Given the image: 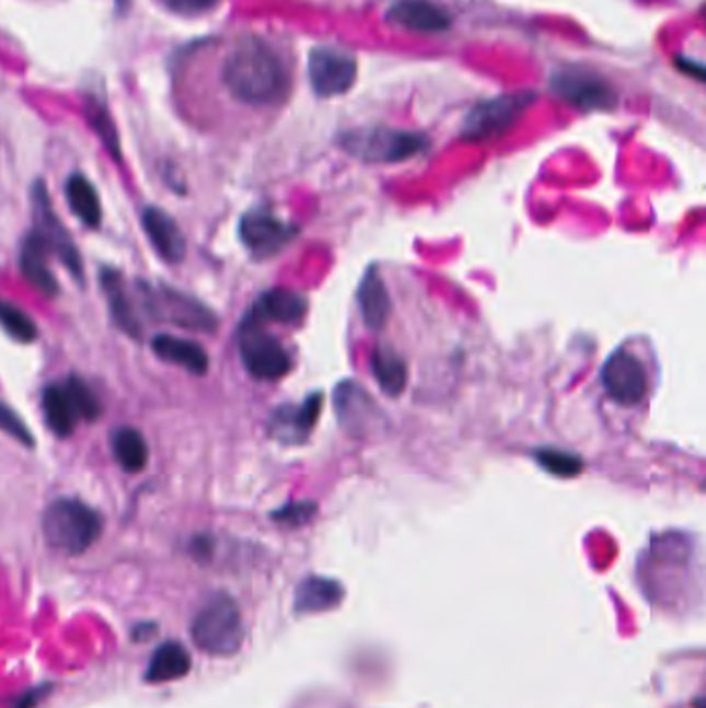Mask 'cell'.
<instances>
[{
	"instance_id": "obj_1",
	"label": "cell",
	"mask_w": 706,
	"mask_h": 708,
	"mask_svg": "<svg viewBox=\"0 0 706 708\" xmlns=\"http://www.w3.org/2000/svg\"><path fill=\"white\" fill-rule=\"evenodd\" d=\"M222 79L230 94L248 106H276L290 92L285 58L259 38L243 39L230 50Z\"/></svg>"
},
{
	"instance_id": "obj_2",
	"label": "cell",
	"mask_w": 706,
	"mask_h": 708,
	"mask_svg": "<svg viewBox=\"0 0 706 708\" xmlns=\"http://www.w3.org/2000/svg\"><path fill=\"white\" fill-rule=\"evenodd\" d=\"M44 536L67 556L85 554L102 535V517L79 499H57L44 512Z\"/></svg>"
},
{
	"instance_id": "obj_3",
	"label": "cell",
	"mask_w": 706,
	"mask_h": 708,
	"mask_svg": "<svg viewBox=\"0 0 706 708\" xmlns=\"http://www.w3.org/2000/svg\"><path fill=\"white\" fill-rule=\"evenodd\" d=\"M192 636L201 651L210 654H234L241 649L245 630L236 601L229 594H216L197 612Z\"/></svg>"
},
{
	"instance_id": "obj_4",
	"label": "cell",
	"mask_w": 706,
	"mask_h": 708,
	"mask_svg": "<svg viewBox=\"0 0 706 708\" xmlns=\"http://www.w3.org/2000/svg\"><path fill=\"white\" fill-rule=\"evenodd\" d=\"M340 146L352 158L375 164H392L415 158L427 148V137L390 127H361L340 135Z\"/></svg>"
},
{
	"instance_id": "obj_5",
	"label": "cell",
	"mask_w": 706,
	"mask_h": 708,
	"mask_svg": "<svg viewBox=\"0 0 706 708\" xmlns=\"http://www.w3.org/2000/svg\"><path fill=\"white\" fill-rule=\"evenodd\" d=\"M42 410L48 427L60 438L71 436L81 419L96 421L102 413L96 394L77 378L50 383L42 396Z\"/></svg>"
},
{
	"instance_id": "obj_6",
	"label": "cell",
	"mask_w": 706,
	"mask_h": 708,
	"mask_svg": "<svg viewBox=\"0 0 706 708\" xmlns=\"http://www.w3.org/2000/svg\"><path fill=\"white\" fill-rule=\"evenodd\" d=\"M141 297L146 309L162 322L208 334L218 327V317L208 306L174 288L141 285Z\"/></svg>"
},
{
	"instance_id": "obj_7",
	"label": "cell",
	"mask_w": 706,
	"mask_h": 708,
	"mask_svg": "<svg viewBox=\"0 0 706 708\" xmlns=\"http://www.w3.org/2000/svg\"><path fill=\"white\" fill-rule=\"evenodd\" d=\"M241 361L251 378L259 382H276L288 375L292 361L287 348L253 320H247L239 334Z\"/></svg>"
},
{
	"instance_id": "obj_8",
	"label": "cell",
	"mask_w": 706,
	"mask_h": 708,
	"mask_svg": "<svg viewBox=\"0 0 706 708\" xmlns=\"http://www.w3.org/2000/svg\"><path fill=\"white\" fill-rule=\"evenodd\" d=\"M535 102V94H512L477 104L462 125V139L487 141L506 134L522 113Z\"/></svg>"
},
{
	"instance_id": "obj_9",
	"label": "cell",
	"mask_w": 706,
	"mask_h": 708,
	"mask_svg": "<svg viewBox=\"0 0 706 708\" xmlns=\"http://www.w3.org/2000/svg\"><path fill=\"white\" fill-rule=\"evenodd\" d=\"M306 73L317 96H340L355 85L357 60L340 48L317 46L309 55Z\"/></svg>"
},
{
	"instance_id": "obj_10",
	"label": "cell",
	"mask_w": 706,
	"mask_h": 708,
	"mask_svg": "<svg viewBox=\"0 0 706 708\" xmlns=\"http://www.w3.org/2000/svg\"><path fill=\"white\" fill-rule=\"evenodd\" d=\"M552 90L557 96L582 111H611L617 102L610 83L592 71L562 69L552 77Z\"/></svg>"
},
{
	"instance_id": "obj_11",
	"label": "cell",
	"mask_w": 706,
	"mask_h": 708,
	"mask_svg": "<svg viewBox=\"0 0 706 708\" xmlns=\"http://www.w3.org/2000/svg\"><path fill=\"white\" fill-rule=\"evenodd\" d=\"M32 197H34V218H36L34 232L42 239L46 249L50 251L53 255H57L77 280H81L83 266L79 259V251H77L76 243L71 241V234L62 227V222L58 220L57 213L53 210L48 193H46L42 181L34 185Z\"/></svg>"
},
{
	"instance_id": "obj_12",
	"label": "cell",
	"mask_w": 706,
	"mask_h": 708,
	"mask_svg": "<svg viewBox=\"0 0 706 708\" xmlns=\"http://www.w3.org/2000/svg\"><path fill=\"white\" fill-rule=\"evenodd\" d=\"M601 382L613 403L634 406L645 401L649 392V378L643 363L626 350L613 352L603 364Z\"/></svg>"
},
{
	"instance_id": "obj_13",
	"label": "cell",
	"mask_w": 706,
	"mask_h": 708,
	"mask_svg": "<svg viewBox=\"0 0 706 708\" xmlns=\"http://www.w3.org/2000/svg\"><path fill=\"white\" fill-rule=\"evenodd\" d=\"M239 234L243 245L255 257H271L287 247L288 243L297 236V229L292 224L278 218L269 210H251L241 218Z\"/></svg>"
},
{
	"instance_id": "obj_14",
	"label": "cell",
	"mask_w": 706,
	"mask_h": 708,
	"mask_svg": "<svg viewBox=\"0 0 706 708\" xmlns=\"http://www.w3.org/2000/svg\"><path fill=\"white\" fill-rule=\"evenodd\" d=\"M322 403H324V394L315 392L306 396L305 403L299 406H292V404L280 406L269 419V433L274 436V440L282 441L287 445L305 443L315 422L320 419Z\"/></svg>"
},
{
	"instance_id": "obj_15",
	"label": "cell",
	"mask_w": 706,
	"mask_h": 708,
	"mask_svg": "<svg viewBox=\"0 0 706 708\" xmlns=\"http://www.w3.org/2000/svg\"><path fill=\"white\" fill-rule=\"evenodd\" d=\"M385 20L419 34H439L452 25L450 13L431 0H396L387 9Z\"/></svg>"
},
{
	"instance_id": "obj_16",
	"label": "cell",
	"mask_w": 706,
	"mask_h": 708,
	"mask_svg": "<svg viewBox=\"0 0 706 708\" xmlns=\"http://www.w3.org/2000/svg\"><path fill=\"white\" fill-rule=\"evenodd\" d=\"M143 230L158 251V255L169 262V264H178L185 259L187 253V243L176 222L172 220L166 211L158 208H148L143 211Z\"/></svg>"
},
{
	"instance_id": "obj_17",
	"label": "cell",
	"mask_w": 706,
	"mask_h": 708,
	"mask_svg": "<svg viewBox=\"0 0 706 708\" xmlns=\"http://www.w3.org/2000/svg\"><path fill=\"white\" fill-rule=\"evenodd\" d=\"M305 297L288 290V288H274L266 294L259 297V301L253 306L251 320L253 322H278V324H297L306 315Z\"/></svg>"
},
{
	"instance_id": "obj_18",
	"label": "cell",
	"mask_w": 706,
	"mask_h": 708,
	"mask_svg": "<svg viewBox=\"0 0 706 708\" xmlns=\"http://www.w3.org/2000/svg\"><path fill=\"white\" fill-rule=\"evenodd\" d=\"M357 297H359L364 326L371 332H380L390 317L392 301L378 268H371L364 274Z\"/></svg>"
},
{
	"instance_id": "obj_19",
	"label": "cell",
	"mask_w": 706,
	"mask_h": 708,
	"mask_svg": "<svg viewBox=\"0 0 706 708\" xmlns=\"http://www.w3.org/2000/svg\"><path fill=\"white\" fill-rule=\"evenodd\" d=\"M48 255L50 251L46 249L38 234L30 232L21 247L23 276L32 282V287L38 288L39 292L55 297L58 292V282L55 274L48 268Z\"/></svg>"
},
{
	"instance_id": "obj_20",
	"label": "cell",
	"mask_w": 706,
	"mask_h": 708,
	"mask_svg": "<svg viewBox=\"0 0 706 708\" xmlns=\"http://www.w3.org/2000/svg\"><path fill=\"white\" fill-rule=\"evenodd\" d=\"M343 596L344 589L340 582L324 576H309L299 584L294 594V612H327V610H334L343 601Z\"/></svg>"
},
{
	"instance_id": "obj_21",
	"label": "cell",
	"mask_w": 706,
	"mask_h": 708,
	"mask_svg": "<svg viewBox=\"0 0 706 708\" xmlns=\"http://www.w3.org/2000/svg\"><path fill=\"white\" fill-rule=\"evenodd\" d=\"M153 352L166 361V363L178 364L185 367L187 371H192L195 375H204L210 367V359L204 350V346L192 343V340H183V338H174V336H155L152 343Z\"/></svg>"
},
{
	"instance_id": "obj_22",
	"label": "cell",
	"mask_w": 706,
	"mask_h": 708,
	"mask_svg": "<svg viewBox=\"0 0 706 708\" xmlns=\"http://www.w3.org/2000/svg\"><path fill=\"white\" fill-rule=\"evenodd\" d=\"M189 670H192L189 651L178 642H166L153 652L150 668L146 671V680L152 684L176 682L185 677Z\"/></svg>"
},
{
	"instance_id": "obj_23",
	"label": "cell",
	"mask_w": 706,
	"mask_h": 708,
	"mask_svg": "<svg viewBox=\"0 0 706 708\" xmlns=\"http://www.w3.org/2000/svg\"><path fill=\"white\" fill-rule=\"evenodd\" d=\"M102 287L106 292V299H108V305H111V313L115 317L116 326L120 327L125 334H129L134 340H139L141 326H139V322L135 317L131 299L125 292L120 276L113 269H104L102 271Z\"/></svg>"
},
{
	"instance_id": "obj_24",
	"label": "cell",
	"mask_w": 706,
	"mask_h": 708,
	"mask_svg": "<svg viewBox=\"0 0 706 708\" xmlns=\"http://www.w3.org/2000/svg\"><path fill=\"white\" fill-rule=\"evenodd\" d=\"M371 373L380 383L383 394L401 396L408 382V371L404 359L390 348H375L371 355Z\"/></svg>"
},
{
	"instance_id": "obj_25",
	"label": "cell",
	"mask_w": 706,
	"mask_h": 708,
	"mask_svg": "<svg viewBox=\"0 0 706 708\" xmlns=\"http://www.w3.org/2000/svg\"><path fill=\"white\" fill-rule=\"evenodd\" d=\"M67 201L85 227L96 229L102 220V206H100V197H97L94 185L85 176L73 174L67 181Z\"/></svg>"
},
{
	"instance_id": "obj_26",
	"label": "cell",
	"mask_w": 706,
	"mask_h": 708,
	"mask_svg": "<svg viewBox=\"0 0 706 708\" xmlns=\"http://www.w3.org/2000/svg\"><path fill=\"white\" fill-rule=\"evenodd\" d=\"M111 445H113L116 462L127 473H139L146 468L150 452H148V443L137 429H131V427L116 429Z\"/></svg>"
},
{
	"instance_id": "obj_27",
	"label": "cell",
	"mask_w": 706,
	"mask_h": 708,
	"mask_svg": "<svg viewBox=\"0 0 706 708\" xmlns=\"http://www.w3.org/2000/svg\"><path fill=\"white\" fill-rule=\"evenodd\" d=\"M0 327L18 343L30 345L38 338V326L34 324V320L13 303L0 299Z\"/></svg>"
},
{
	"instance_id": "obj_28",
	"label": "cell",
	"mask_w": 706,
	"mask_h": 708,
	"mask_svg": "<svg viewBox=\"0 0 706 708\" xmlns=\"http://www.w3.org/2000/svg\"><path fill=\"white\" fill-rule=\"evenodd\" d=\"M535 460L539 466H543L549 475L554 477H562V479H570L582 473L585 462L578 459L572 452H564V450H555V448H541L536 450Z\"/></svg>"
},
{
	"instance_id": "obj_29",
	"label": "cell",
	"mask_w": 706,
	"mask_h": 708,
	"mask_svg": "<svg viewBox=\"0 0 706 708\" xmlns=\"http://www.w3.org/2000/svg\"><path fill=\"white\" fill-rule=\"evenodd\" d=\"M0 431L9 433L13 440L20 441L23 445L27 448H34L36 441L32 438V431L27 429V425L23 422L20 415L7 406L4 403H0Z\"/></svg>"
},
{
	"instance_id": "obj_30",
	"label": "cell",
	"mask_w": 706,
	"mask_h": 708,
	"mask_svg": "<svg viewBox=\"0 0 706 708\" xmlns=\"http://www.w3.org/2000/svg\"><path fill=\"white\" fill-rule=\"evenodd\" d=\"M315 512H317V508H315L313 501H301V503H288L287 508L274 512L271 517L276 518L278 522L299 526V524L309 522Z\"/></svg>"
},
{
	"instance_id": "obj_31",
	"label": "cell",
	"mask_w": 706,
	"mask_h": 708,
	"mask_svg": "<svg viewBox=\"0 0 706 708\" xmlns=\"http://www.w3.org/2000/svg\"><path fill=\"white\" fill-rule=\"evenodd\" d=\"M92 123L96 127L97 134L104 139V143L108 146V150L115 153V158H120V150H118V137H116L115 125L108 118V115L102 108H94L92 111Z\"/></svg>"
},
{
	"instance_id": "obj_32",
	"label": "cell",
	"mask_w": 706,
	"mask_h": 708,
	"mask_svg": "<svg viewBox=\"0 0 706 708\" xmlns=\"http://www.w3.org/2000/svg\"><path fill=\"white\" fill-rule=\"evenodd\" d=\"M166 7L176 11V13H185V15H193V13H204L210 11L211 7H216L220 0H164Z\"/></svg>"
}]
</instances>
